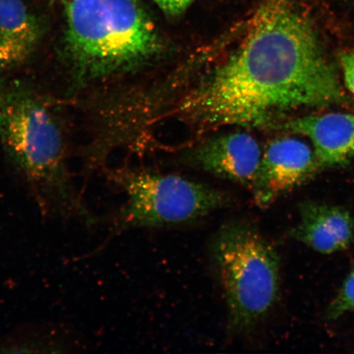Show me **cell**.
<instances>
[{
  "mask_svg": "<svg viewBox=\"0 0 354 354\" xmlns=\"http://www.w3.org/2000/svg\"><path fill=\"white\" fill-rule=\"evenodd\" d=\"M352 310H354V267L345 279L337 295L332 300L327 310V319H338Z\"/></svg>",
  "mask_w": 354,
  "mask_h": 354,
  "instance_id": "obj_12",
  "label": "cell"
},
{
  "mask_svg": "<svg viewBox=\"0 0 354 354\" xmlns=\"http://www.w3.org/2000/svg\"><path fill=\"white\" fill-rule=\"evenodd\" d=\"M216 275L227 308L228 329L249 333L267 317L280 290V258L254 225L225 223L211 245Z\"/></svg>",
  "mask_w": 354,
  "mask_h": 354,
  "instance_id": "obj_4",
  "label": "cell"
},
{
  "mask_svg": "<svg viewBox=\"0 0 354 354\" xmlns=\"http://www.w3.org/2000/svg\"><path fill=\"white\" fill-rule=\"evenodd\" d=\"M345 85L354 95V51L340 57Z\"/></svg>",
  "mask_w": 354,
  "mask_h": 354,
  "instance_id": "obj_14",
  "label": "cell"
},
{
  "mask_svg": "<svg viewBox=\"0 0 354 354\" xmlns=\"http://www.w3.org/2000/svg\"><path fill=\"white\" fill-rule=\"evenodd\" d=\"M0 71H2V70L0 69ZM3 90V86H2V84L0 83V100H1Z\"/></svg>",
  "mask_w": 354,
  "mask_h": 354,
  "instance_id": "obj_15",
  "label": "cell"
},
{
  "mask_svg": "<svg viewBox=\"0 0 354 354\" xmlns=\"http://www.w3.org/2000/svg\"><path fill=\"white\" fill-rule=\"evenodd\" d=\"M285 127L311 140L319 169L347 165L354 156L353 114L307 115Z\"/></svg>",
  "mask_w": 354,
  "mask_h": 354,
  "instance_id": "obj_9",
  "label": "cell"
},
{
  "mask_svg": "<svg viewBox=\"0 0 354 354\" xmlns=\"http://www.w3.org/2000/svg\"><path fill=\"white\" fill-rule=\"evenodd\" d=\"M80 342L63 322L21 323L0 338V353H73Z\"/></svg>",
  "mask_w": 354,
  "mask_h": 354,
  "instance_id": "obj_11",
  "label": "cell"
},
{
  "mask_svg": "<svg viewBox=\"0 0 354 354\" xmlns=\"http://www.w3.org/2000/svg\"><path fill=\"white\" fill-rule=\"evenodd\" d=\"M60 57L78 86L134 72L165 51L137 0H65Z\"/></svg>",
  "mask_w": 354,
  "mask_h": 354,
  "instance_id": "obj_3",
  "label": "cell"
},
{
  "mask_svg": "<svg viewBox=\"0 0 354 354\" xmlns=\"http://www.w3.org/2000/svg\"><path fill=\"white\" fill-rule=\"evenodd\" d=\"M43 35L41 21L22 0H0V69L25 64Z\"/></svg>",
  "mask_w": 354,
  "mask_h": 354,
  "instance_id": "obj_10",
  "label": "cell"
},
{
  "mask_svg": "<svg viewBox=\"0 0 354 354\" xmlns=\"http://www.w3.org/2000/svg\"><path fill=\"white\" fill-rule=\"evenodd\" d=\"M0 143L42 218L77 221L88 228L97 223L73 183L64 127L54 107L26 84L3 86Z\"/></svg>",
  "mask_w": 354,
  "mask_h": 354,
  "instance_id": "obj_2",
  "label": "cell"
},
{
  "mask_svg": "<svg viewBox=\"0 0 354 354\" xmlns=\"http://www.w3.org/2000/svg\"><path fill=\"white\" fill-rule=\"evenodd\" d=\"M110 178L127 201L115 216L109 239L126 230L192 223L232 205L229 194L183 176L123 170Z\"/></svg>",
  "mask_w": 354,
  "mask_h": 354,
  "instance_id": "obj_5",
  "label": "cell"
},
{
  "mask_svg": "<svg viewBox=\"0 0 354 354\" xmlns=\"http://www.w3.org/2000/svg\"><path fill=\"white\" fill-rule=\"evenodd\" d=\"M344 101L311 17L294 0H263L236 50L192 88L178 112L202 130L263 127L291 111Z\"/></svg>",
  "mask_w": 354,
  "mask_h": 354,
  "instance_id": "obj_1",
  "label": "cell"
},
{
  "mask_svg": "<svg viewBox=\"0 0 354 354\" xmlns=\"http://www.w3.org/2000/svg\"><path fill=\"white\" fill-rule=\"evenodd\" d=\"M319 170L315 155L303 141L283 138L268 145L253 187L256 205L268 207L281 194L307 181Z\"/></svg>",
  "mask_w": 354,
  "mask_h": 354,
  "instance_id": "obj_6",
  "label": "cell"
},
{
  "mask_svg": "<svg viewBox=\"0 0 354 354\" xmlns=\"http://www.w3.org/2000/svg\"><path fill=\"white\" fill-rule=\"evenodd\" d=\"M160 10L171 17H176L187 10L194 0H153Z\"/></svg>",
  "mask_w": 354,
  "mask_h": 354,
  "instance_id": "obj_13",
  "label": "cell"
},
{
  "mask_svg": "<svg viewBox=\"0 0 354 354\" xmlns=\"http://www.w3.org/2000/svg\"><path fill=\"white\" fill-rule=\"evenodd\" d=\"M299 223L291 236L310 249L331 254L348 249L354 241V218L342 206L305 201L299 206Z\"/></svg>",
  "mask_w": 354,
  "mask_h": 354,
  "instance_id": "obj_8",
  "label": "cell"
},
{
  "mask_svg": "<svg viewBox=\"0 0 354 354\" xmlns=\"http://www.w3.org/2000/svg\"><path fill=\"white\" fill-rule=\"evenodd\" d=\"M262 152L253 136L227 133L205 141L190 155L192 165L221 179L252 188Z\"/></svg>",
  "mask_w": 354,
  "mask_h": 354,
  "instance_id": "obj_7",
  "label": "cell"
}]
</instances>
